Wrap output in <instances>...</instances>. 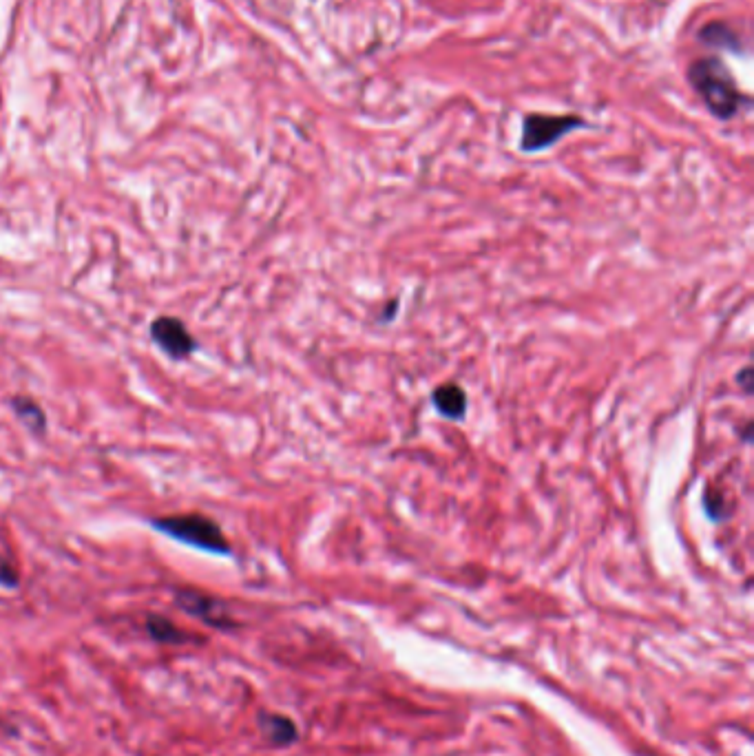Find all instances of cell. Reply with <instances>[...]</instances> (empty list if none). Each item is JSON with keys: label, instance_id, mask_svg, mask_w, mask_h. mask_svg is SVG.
<instances>
[{"label": "cell", "instance_id": "cell-1", "mask_svg": "<svg viewBox=\"0 0 754 756\" xmlns=\"http://www.w3.org/2000/svg\"><path fill=\"white\" fill-rule=\"evenodd\" d=\"M688 82L717 120H732L743 96L735 78L719 58H699L688 69Z\"/></svg>", "mask_w": 754, "mask_h": 756}, {"label": "cell", "instance_id": "cell-2", "mask_svg": "<svg viewBox=\"0 0 754 756\" xmlns=\"http://www.w3.org/2000/svg\"><path fill=\"white\" fill-rule=\"evenodd\" d=\"M153 527L166 533L169 538L193 546L213 555H228L230 544L222 527L211 518L197 516V513H188V516H171V518H157L153 520Z\"/></svg>", "mask_w": 754, "mask_h": 756}, {"label": "cell", "instance_id": "cell-3", "mask_svg": "<svg viewBox=\"0 0 754 756\" xmlns=\"http://www.w3.org/2000/svg\"><path fill=\"white\" fill-rule=\"evenodd\" d=\"M586 126V122L578 115H540L531 113L522 120V135H520V149L525 153H538L549 149L564 135Z\"/></svg>", "mask_w": 754, "mask_h": 756}, {"label": "cell", "instance_id": "cell-4", "mask_svg": "<svg viewBox=\"0 0 754 756\" xmlns=\"http://www.w3.org/2000/svg\"><path fill=\"white\" fill-rule=\"evenodd\" d=\"M175 604L186 615L197 617L200 622L217 630H233L237 626L233 615L228 611V606L222 600H217V597L206 595L202 591H195V588H182V591H177Z\"/></svg>", "mask_w": 754, "mask_h": 756}, {"label": "cell", "instance_id": "cell-5", "mask_svg": "<svg viewBox=\"0 0 754 756\" xmlns=\"http://www.w3.org/2000/svg\"><path fill=\"white\" fill-rule=\"evenodd\" d=\"M151 339L164 354L180 361L197 350V341L186 325L175 317H160L151 323Z\"/></svg>", "mask_w": 754, "mask_h": 756}, {"label": "cell", "instance_id": "cell-6", "mask_svg": "<svg viewBox=\"0 0 754 756\" xmlns=\"http://www.w3.org/2000/svg\"><path fill=\"white\" fill-rule=\"evenodd\" d=\"M259 730L264 732V737L268 739V743L277 745V748H288V745L297 743V739H299L297 723L292 721L290 717H286V714L261 712L259 714Z\"/></svg>", "mask_w": 754, "mask_h": 756}, {"label": "cell", "instance_id": "cell-7", "mask_svg": "<svg viewBox=\"0 0 754 756\" xmlns=\"http://www.w3.org/2000/svg\"><path fill=\"white\" fill-rule=\"evenodd\" d=\"M146 633H149L153 642L162 646H184L204 642V639L195 637L193 633H188V630H182L180 626H175L171 619H166L162 615L146 617Z\"/></svg>", "mask_w": 754, "mask_h": 756}, {"label": "cell", "instance_id": "cell-8", "mask_svg": "<svg viewBox=\"0 0 754 756\" xmlns=\"http://www.w3.org/2000/svg\"><path fill=\"white\" fill-rule=\"evenodd\" d=\"M432 401H434V407L445 418L460 420L467 412V394L463 387L456 383H445L441 387H436L432 394Z\"/></svg>", "mask_w": 754, "mask_h": 756}, {"label": "cell", "instance_id": "cell-9", "mask_svg": "<svg viewBox=\"0 0 754 756\" xmlns=\"http://www.w3.org/2000/svg\"><path fill=\"white\" fill-rule=\"evenodd\" d=\"M12 407H14L16 416L20 418V423L29 427L31 432H34V434L45 432L47 418H45L43 407H40L36 401H31V398H27V396H16L12 401Z\"/></svg>", "mask_w": 754, "mask_h": 756}, {"label": "cell", "instance_id": "cell-10", "mask_svg": "<svg viewBox=\"0 0 754 756\" xmlns=\"http://www.w3.org/2000/svg\"><path fill=\"white\" fill-rule=\"evenodd\" d=\"M699 40H704L708 47L712 49H730V51H739V38L735 31L726 27L724 23H710L704 29L699 31Z\"/></svg>", "mask_w": 754, "mask_h": 756}, {"label": "cell", "instance_id": "cell-11", "mask_svg": "<svg viewBox=\"0 0 754 756\" xmlns=\"http://www.w3.org/2000/svg\"><path fill=\"white\" fill-rule=\"evenodd\" d=\"M18 584H20V575L16 571V566L0 555V586L12 591V588H18Z\"/></svg>", "mask_w": 754, "mask_h": 756}, {"label": "cell", "instance_id": "cell-12", "mask_svg": "<svg viewBox=\"0 0 754 756\" xmlns=\"http://www.w3.org/2000/svg\"><path fill=\"white\" fill-rule=\"evenodd\" d=\"M750 376H752V372H750V367H743V372H741V378H739V381H741V385L743 387H746V392L750 394L752 392V381H750Z\"/></svg>", "mask_w": 754, "mask_h": 756}]
</instances>
